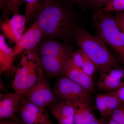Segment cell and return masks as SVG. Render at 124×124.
<instances>
[{
	"label": "cell",
	"mask_w": 124,
	"mask_h": 124,
	"mask_svg": "<svg viewBox=\"0 0 124 124\" xmlns=\"http://www.w3.org/2000/svg\"><path fill=\"white\" fill-rule=\"evenodd\" d=\"M68 2L50 0L42 4L36 14L37 22L42 30L43 36L62 39L72 37L75 38L76 31L82 27Z\"/></svg>",
	"instance_id": "6da1fadb"
},
{
	"label": "cell",
	"mask_w": 124,
	"mask_h": 124,
	"mask_svg": "<svg viewBox=\"0 0 124 124\" xmlns=\"http://www.w3.org/2000/svg\"><path fill=\"white\" fill-rule=\"evenodd\" d=\"M43 71L37 49L24 51L12 85L15 93L24 97L29 89L44 78Z\"/></svg>",
	"instance_id": "7a4b0ae2"
},
{
	"label": "cell",
	"mask_w": 124,
	"mask_h": 124,
	"mask_svg": "<svg viewBox=\"0 0 124 124\" xmlns=\"http://www.w3.org/2000/svg\"><path fill=\"white\" fill-rule=\"evenodd\" d=\"M75 39L78 46L86 54L96 66L98 71L120 67V62L97 37L92 35L84 27L76 31Z\"/></svg>",
	"instance_id": "3957f363"
},
{
	"label": "cell",
	"mask_w": 124,
	"mask_h": 124,
	"mask_svg": "<svg viewBox=\"0 0 124 124\" xmlns=\"http://www.w3.org/2000/svg\"><path fill=\"white\" fill-rule=\"evenodd\" d=\"M92 19L95 36L108 46L124 65V34L117 28L113 12L103 13L99 9L95 11Z\"/></svg>",
	"instance_id": "277c9868"
},
{
	"label": "cell",
	"mask_w": 124,
	"mask_h": 124,
	"mask_svg": "<svg viewBox=\"0 0 124 124\" xmlns=\"http://www.w3.org/2000/svg\"><path fill=\"white\" fill-rule=\"evenodd\" d=\"M53 92L62 100L74 102L85 100L90 103L92 92L65 77L59 78L55 82Z\"/></svg>",
	"instance_id": "5b68a950"
},
{
	"label": "cell",
	"mask_w": 124,
	"mask_h": 124,
	"mask_svg": "<svg viewBox=\"0 0 124 124\" xmlns=\"http://www.w3.org/2000/svg\"><path fill=\"white\" fill-rule=\"evenodd\" d=\"M24 97L31 103L45 108L57 103V98L51 90L49 80L46 78H42L36 83Z\"/></svg>",
	"instance_id": "8992f818"
},
{
	"label": "cell",
	"mask_w": 124,
	"mask_h": 124,
	"mask_svg": "<svg viewBox=\"0 0 124 124\" xmlns=\"http://www.w3.org/2000/svg\"><path fill=\"white\" fill-rule=\"evenodd\" d=\"M18 110L24 124H53L45 108L31 103L23 98L20 100Z\"/></svg>",
	"instance_id": "52a82bcc"
},
{
	"label": "cell",
	"mask_w": 124,
	"mask_h": 124,
	"mask_svg": "<svg viewBox=\"0 0 124 124\" xmlns=\"http://www.w3.org/2000/svg\"><path fill=\"white\" fill-rule=\"evenodd\" d=\"M100 72L97 86L99 90L115 92L124 86V69L120 67L109 68Z\"/></svg>",
	"instance_id": "ba28073f"
},
{
	"label": "cell",
	"mask_w": 124,
	"mask_h": 124,
	"mask_svg": "<svg viewBox=\"0 0 124 124\" xmlns=\"http://www.w3.org/2000/svg\"><path fill=\"white\" fill-rule=\"evenodd\" d=\"M43 36V32L37 22L34 23L23 34L13 48L16 56L23 51L36 48Z\"/></svg>",
	"instance_id": "9c48e42d"
},
{
	"label": "cell",
	"mask_w": 124,
	"mask_h": 124,
	"mask_svg": "<svg viewBox=\"0 0 124 124\" xmlns=\"http://www.w3.org/2000/svg\"><path fill=\"white\" fill-rule=\"evenodd\" d=\"M62 76L69 78L92 93L94 91V84L93 77L87 75L82 69L77 66L71 57L64 66Z\"/></svg>",
	"instance_id": "30bf717a"
},
{
	"label": "cell",
	"mask_w": 124,
	"mask_h": 124,
	"mask_svg": "<svg viewBox=\"0 0 124 124\" xmlns=\"http://www.w3.org/2000/svg\"><path fill=\"white\" fill-rule=\"evenodd\" d=\"M22 97L15 93L7 92L0 94V119L15 120L17 119L15 113L19 110Z\"/></svg>",
	"instance_id": "8fae6325"
},
{
	"label": "cell",
	"mask_w": 124,
	"mask_h": 124,
	"mask_svg": "<svg viewBox=\"0 0 124 124\" xmlns=\"http://www.w3.org/2000/svg\"><path fill=\"white\" fill-rule=\"evenodd\" d=\"M95 104L101 118L106 119L122 103L112 92L98 94L95 97Z\"/></svg>",
	"instance_id": "7c38bea8"
},
{
	"label": "cell",
	"mask_w": 124,
	"mask_h": 124,
	"mask_svg": "<svg viewBox=\"0 0 124 124\" xmlns=\"http://www.w3.org/2000/svg\"><path fill=\"white\" fill-rule=\"evenodd\" d=\"M37 49L40 56H49L64 59L70 57L73 52L72 48L70 46L51 40L41 44Z\"/></svg>",
	"instance_id": "4fadbf2b"
},
{
	"label": "cell",
	"mask_w": 124,
	"mask_h": 124,
	"mask_svg": "<svg viewBox=\"0 0 124 124\" xmlns=\"http://www.w3.org/2000/svg\"><path fill=\"white\" fill-rule=\"evenodd\" d=\"M50 113L57 121L58 124H74V102L62 100L60 103L49 107Z\"/></svg>",
	"instance_id": "5bb4252c"
},
{
	"label": "cell",
	"mask_w": 124,
	"mask_h": 124,
	"mask_svg": "<svg viewBox=\"0 0 124 124\" xmlns=\"http://www.w3.org/2000/svg\"><path fill=\"white\" fill-rule=\"evenodd\" d=\"M43 69L50 77L62 76L64 66L69 58L64 59L49 56H40Z\"/></svg>",
	"instance_id": "9a60e30c"
},
{
	"label": "cell",
	"mask_w": 124,
	"mask_h": 124,
	"mask_svg": "<svg viewBox=\"0 0 124 124\" xmlns=\"http://www.w3.org/2000/svg\"><path fill=\"white\" fill-rule=\"evenodd\" d=\"M74 124H88L97 119L87 101L78 100L74 102Z\"/></svg>",
	"instance_id": "2e32d148"
},
{
	"label": "cell",
	"mask_w": 124,
	"mask_h": 124,
	"mask_svg": "<svg viewBox=\"0 0 124 124\" xmlns=\"http://www.w3.org/2000/svg\"><path fill=\"white\" fill-rule=\"evenodd\" d=\"M15 56L13 48H10L6 41L5 38L0 35V74L9 73L13 66Z\"/></svg>",
	"instance_id": "e0dca14e"
},
{
	"label": "cell",
	"mask_w": 124,
	"mask_h": 124,
	"mask_svg": "<svg viewBox=\"0 0 124 124\" xmlns=\"http://www.w3.org/2000/svg\"><path fill=\"white\" fill-rule=\"evenodd\" d=\"M71 58L77 66L91 77H93L98 71L94 63L81 49H79L72 52Z\"/></svg>",
	"instance_id": "ac0fdd59"
},
{
	"label": "cell",
	"mask_w": 124,
	"mask_h": 124,
	"mask_svg": "<svg viewBox=\"0 0 124 124\" xmlns=\"http://www.w3.org/2000/svg\"><path fill=\"white\" fill-rule=\"evenodd\" d=\"M6 16V20L1 22L0 28L2 32V35L9 41L15 44L17 43L22 38L25 29H17L10 24L9 19Z\"/></svg>",
	"instance_id": "d6986e66"
},
{
	"label": "cell",
	"mask_w": 124,
	"mask_h": 124,
	"mask_svg": "<svg viewBox=\"0 0 124 124\" xmlns=\"http://www.w3.org/2000/svg\"><path fill=\"white\" fill-rule=\"evenodd\" d=\"M24 0H0L1 9L4 11L5 14H19L20 6Z\"/></svg>",
	"instance_id": "ffe728a7"
},
{
	"label": "cell",
	"mask_w": 124,
	"mask_h": 124,
	"mask_svg": "<svg viewBox=\"0 0 124 124\" xmlns=\"http://www.w3.org/2000/svg\"><path fill=\"white\" fill-rule=\"evenodd\" d=\"M44 1L45 0H24L26 2L24 16L27 22L33 17Z\"/></svg>",
	"instance_id": "44dd1931"
},
{
	"label": "cell",
	"mask_w": 124,
	"mask_h": 124,
	"mask_svg": "<svg viewBox=\"0 0 124 124\" xmlns=\"http://www.w3.org/2000/svg\"><path fill=\"white\" fill-rule=\"evenodd\" d=\"M100 9L103 13L124 11V0H111Z\"/></svg>",
	"instance_id": "7402d4cb"
},
{
	"label": "cell",
	"mask_w": 124,
	"mask_h": 124,
	"mask_svg": "<svg viewBox=\"0 0 124 124\" xmlns=\"http://www.w3.org/2000/svg\"><path fill=\"white\" fill-rule=\"evenodd\" d=\"M111 0H87L86 8L97 10L102 8Z\"/></svg>",
	"instance_id": "603a6c76"
},
{
	"label": "cell",
	"mask_w": 124,
	"mask_h": 124,
	"mask_svg": "<svg viewBox=\"0 0 124 124\" xmlns=\"http://www.w3.org/2000/svg\"><path fill=\"white\" fill-rule=\"evenodd\" d=\"M110 119L118 124H124V111L121 106L112 112L110 116Z\"/></svg>",
	"instance_id": "cb8c5ba5"
},
{
	"label": "cell",
	"mask_w": 124,
	"mask_h": 124,
	"mask_svg": "<svg viewBox=\"0 0 124 124\" xmlns=\"http://www.w3.org/2000/svg\"><path fill=\"white\" fill-rule=\"evenodd\" d=\"M114 20L117 28L124 34V11H116Z\"/></svg>",
	"instance_id": "d4e9b609"
},
{
	"label": "cell",
	"mask_w": 124,
	"mask_h": 124,
	"mask_svg": "<svg viewBox=\"0 0 124 124\" xmlns=\"http://www.w3.org/2000/svg\"><path fill=\"white\" fill-rule=\"evenodd\" d=\"M112 93L118 98L122 103L124 104V86L117 91Z\"/></svg>",
	"instance_id": "484cf974"
},
{
	"label": "cell",
	"mask_w": 124,
	"mask_h": 124,
	"mask_svg": "<svg viewBox=\"0 0 124 124\" xmlns=\"http://www.w3.org/2000/svg\"><path fill=\"white\" fill-rule=\"evenodd\" d=\"M0 124H24L17 119L15 120L1 119L0 121Z\"/></svg>",
	"instance_id": "4316f807"
},
{
	"label": "cell",
	"mask_w": 124,
	"mask_h": 124,
	"mask_svg": "<svg viewBox=\"0 0 124 124\" xmlns=\"http://www.w3.org/2000/svg\"><path fill=\"white\" fill-rule=\"evenodd\" d=\"M71 2H75L82 8H86L87 0H69Z\"/></svg>",
	"instance_id": "83f0119b"
},
{
	"label": "cell",
	"mask_w": 124,
	"mask_h": 124,
	"mask_svg": "<svg viewBox=\"0 0 124 124\" xmlns=\"http://www.w3.org/2000/svg\"><path fill=\"white\" fill-rule=\"evenodd\" d=\"M88 124H107V122H106V120L101 118L99 119H97Z\"/></svg>",
	"instance_id": "f1b7e54d"
},
{
	"label": "cell",
	"mask_w": 124,
	"mask_h": 124,
	"mask_svg": "<svg viewBox=\"0 0 124 124\" xmlns=\"http://www.w3.org/2000/svg\"><path fill=\"white\" fill-rule=\"evenodd\" d=\"M107 124H118L116 122H115V121L113 120L112 119H110L108 121V122H107Z\"/></svg>",
	"instance_id": "f546056e"
},
{
	"label": "cell",
	"mask_w": 124,
	"mask_h": 124,
	"mask_svg": "<svg viewBox=\"0 0 124 124\" xmlns=\"http://www.w3.org/2000/svg\"><path fill=\"white\" fill-rule=\"evenodd\" d=\"M50 0H45V1L44 2H48Z\"/></svg>",
	"instance_id": "4dcf8cb0"
},
{
	"label": "cell",
	"mask_w": 124,
	"mask_h": 124,
	"mask_svg": "<svg viewBox=\"0 0 124 124\" xmlns=\"http://www.w3.org/2000/svg\"><path fill=\"white\" fill-rule=\"evenodd\" d=\"M122 106H123V108H124V103H122Z\"/></svg>",
	"instance_id": "1f68e13d"
}]
</instances>
